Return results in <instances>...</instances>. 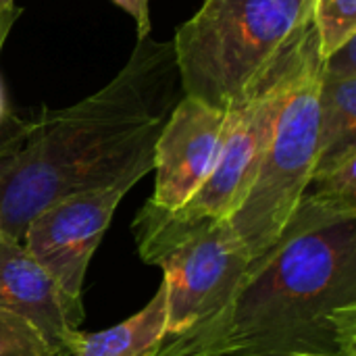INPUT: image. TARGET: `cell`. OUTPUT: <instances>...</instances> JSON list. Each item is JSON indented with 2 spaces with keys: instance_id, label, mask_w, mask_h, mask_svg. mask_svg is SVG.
Masks as SVG:
<instances>
[{
  "instance_id": "9",
  "label": "cell",
  "mask_w": 356,
  "mask_h": 356,
  "mask_svg": "<svg viewBox=\"0 0 356 356\" xmlns=\"http://www.w3.org/2000/svg\"><path fill=\"white\" fill-rule=\"evenodd\" d=\"M0 307L27 319L60 356L83 323V305L73 302L19 240L0 238Z\"/></svg>"
},
{
  "instance_id": "16",
  "label": "cell",
  "mask_w": 356,
  "mask_h": 356,
  "mask_svg": "<svg viewBox=\"0 0 356 356\" xmlns=\"http://www.w3.org/2000/svg\"><path fill=\"white\" fill-rule=\"evenodd\" d=\"M290 356H325V355H313V353H294Z\"/></svg>"
},
{
  "instance_id": "14",
  "label": "cell",
  "mask_w": 356,
  "mask_h": 356,
  "mask_svg": "<svg viewBox=\"0 0 356 356\" xmlns=\"http://www.w3.org/2000/svg\"><path fill=\"white\" fill-rule=\"evenodd\" d=\"M0 356H60L31 325L0 307Z\"/></svg>"
},
{
  "instance_id": "17",
  "label": "cell",
  "mask_w": 356,
  "mask_h": 356,
  "mask_svg": "<svg viewBox=\"0 0 356 356\" xmlns=\"http://www.w3.org/2000/svg\"><path fill=\"white\" fill-rule=\"evenodd\" d=\"M0 4H6V6H13V4H15V0H0Z\"/></svg>"
},
{
  "instance_id": "1",
  "label": "cell",
  "mask_w": 356,
  "mask_h": 356,
  "mask_svg": "<svg viewBox=\"0 0 356 356\" xmlns=\"http://www.w3.org/2000/svg\"><path fill=\"white\" fill-rule=\"evenodd\" d=\"M184 96L173 42L138 40L98 92L0 127V223L19 240L44 207L92 190H131L152 171L156 138Z\"/></svg>"
},
{
  "instance_id": "6",
  "label": "cell",
  "mask_w": 356,
  "mask_h": 356,
  "mask_svg": "<svg viewBox=\"0 0 356 356\" xmlns=\"http://www.w3.org/2000/svg\"><path fill=\"white\" fill-rule=\"evenodd\" d=\"M307 38L244 104L229 111L223 144L211 175L184 207L173 211L175 215L184 219L227 221L242 204L254 184L277 113L294 83Z\"/></svg>"
},
{
  "instance_id": "5",
  "label": "cell",
  "mask_w": 356,
  "mask_h": 356,
  "mask_svg": "<svg viewBox=\"0 0 356 356\" xmlns=\"http://www.w3.org/2000/svg\"><path fill=\"white\" fill-rule=\"evenodd\" d=\"M134 234L140 259L165 273V340L215 311L250 265L244 244L227 221L184 219L146 202L136 215Z\"/></svg>"
},
{
  "instance_id": "4",
  "label": "cell",
  "mask_w": 356,
  "mask_h": 356,
  "mask_svg": "<svg viewBox=\"0 0 356 356\" xmlns=\"http://www.w3.org/2000/svg\"><path fill=\"white\" fill-rule=\"evenodd\" d=\"M321 73L323 56L313 27L294 83L277 113L254 184L227 219L250 261L280 240L309 192L319 159Z\"/></svg>"
},
{
  "instance_id": "2",
  "label": "cell",
  "mask_w": 356,
  "mask_h": 356,
  "mask_svg": "<svg viewBox=\"0 0 356 356\" xmlns=\"http://www.w3.org/2000/svg\"><path fill=\"white\" fill-rule=\"evenodd\" d=\"M356 356V209L307 192L234 292L150 356Z\"/></svg>"
},
{
  "instance_id": "11",
  "label": "cell",
  "mask_w": 356,
  "mask_h": 356,
  "mask_svg": "<svg viewBox=\"0 0 356 356\" xmlns=\"http://www.w3.org/2000/svg\"><path fill=\"white\" fill-rule=\"evenodd\" d=\"M167 336L165 286L129 319L94 334L77 332L67 356H150Z\"/></svg>"
},
{
  "instance_id": "15",
  "label": "cell",
  "mask_w": 356,
  "mask_h": 356,
  "mask_svg": "<svg viewBox=\"0 0 356 356\" xmlns=\"http://www.w3.org/2000/svg\"><path fill=\"white\" fill-rule=\"evenodd\" d=\"M117 4L121 10H125L134 21H136V33L138 40L150 38L152 31V21H150V0H111Z\"/></svg>"
},
{
  "instance_id": "13",
  "label": "cell",
  "mask_w": 356,
  "mask_h": 356,
  "mask_svg": "<svg viewBox=\"0 0 356 356\" xmlns=\"http://www.w3.org/2000/svg\"><path fill=\"white\" fill-rule=\"evenodd\" d=\"M309 194L356 209V150L313 173Z\"/></svg>"
},
{
  "instance_id": "12",
  "label": "cell",
  "mask_w": 356,
  "mask_h": 356,
  "mask_svg": "<svg viewBox=\"0 0 356 356\" xmlns=\"http://www.w3.org/2000/svg\"><path fill=\"white\" fill-rule=\"evenodd\" d=\"M313 27L323 58L356 38V0H313Z\"/></svg>"
},
{
  "instance_id": "7",
  "label": "cell",
  "mask_w": 356,
  "mask_h": 356,
  "mask_svg": "<svg viewBox=\"0 0 356 356\" xmlns=\"http://www.w3.org/2000/svg\"><path fill=\"white\" fill-rule=\"evenodd\" d=\"M129 190L123 186L60 198L35 213L21 236L25 250L77 305L90 261Z\"/></svg>"
},
{
  "instance_id": "18",
  "label": "cell",
  "mask_w": 356,
  "mask_h": 356,
  "mask_svg": "<svg viewBox=\"0 0 356 356\" xmlns=\"http://www.w3.org/2000/svg\"><path fill=\"white\" fill-rule=\"evenodd\" d=\"M2 236H4V234H2V223H0V238H2Z\"/></svg>"
},
{
  "instance_id": "8",
  "label": "cell",
  "mask_w": 356,
  "mask_h": 356,
  "mask_svg": "<svg viewBox=\"0 0 356 356\" xmlns=\"http://www.w3.org/2000/svg\"><path fill=\"white\" fill-rule=\"evenodd\" d=\"M229 111L181 96L169 113L154 144V192L148 202L163 211L184 207L211 175Z\"/></svg>"
},
{
  "instance_id": "3",
  "label": "cell",
  "mask_w": 356,
  "mask_h": 356,
  "mask_svg": "<svg viewBox=\"0 0 356 356\" xmlns=\"http://www.w3.org/2000/svg\"><path fill=\"white\" fill-rule=\"evenodd\" d=\"M313 29V0H202L173 42L184 96L244 104Z\"/></svg>"
},
{
  "instance_id": "10",
  "label": "cell",
  "mask_w": 356,
  "mask_h": 356,
  "mask_svg": "<svg viewBox=\"0 0 356 356\" xmlns=\"http://www.w3.org/2000/svg\"><path fill=\"white\" fill-rule=\"evenodd\" d=\"M356 150V38L323 58L317 169Z\"/></svg>"
}]
</instances>
